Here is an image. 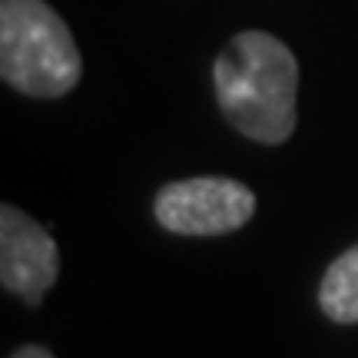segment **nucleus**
I'll list each match as a JSON object with an SVG mask.
<instances>
[{
    "mask_svg": "<svg viewBox=\"0 0 358 358\" xmlns=\"http://www.w3.org/2000/svg\"><path fill=\"white\" fill-rule=\"evenodd\" d=\"M216 100L222 116L243 136L279 146L295 129L299 60L266 30H243L216 60Z\"/></svg>",
    "mask_w": 358,
    "mask_h": 358,
    "instance_id": "obj_1",
    "label": "nucleus"
},
{
    "mask_svg": "<svg viewBox=\"0 0 358 358\" xmlns=\"http://www.w3.org/2000/svg\"><path fill=\"white\" fill-rule=\"evenodd\" d=\"M83 60L64 17L43 0H0V77L27 96L53 100L80 83Z\"/></svg>",
    "mask_w": 358,
    "mask_h": 358,
    "instance_id": "obj_2",
    "label": "nucleus"
},
{
    "mask_svg": "<svg viewBox=\"0 0 358 358\" xmlns=\"http://www.w3.org/2000/svg\"><path fill=\"white\" fill-rule=\"evenodd\" d=\"M153 216L176 236H226L256 216V192L226 176L176 179L156 192Z\"/></svg>",
    "mask_w": 358,
    "mask_h": 358,
    "instance_id": "obj_3",
    "label": "nucleus"
},
{
    "mask_svg": "<svg viewBox=\"0 0 358 358\" xmlns=\"http://www.w3.org/2000/svg\"><path fill=\"white\" fill-rule=\"evenodd\" d=\"M60 275V249L47 226L13 209L0 206V282L3 289L24 299L27 306H40L43 295Z\"/></svg>",
    "mask_w": 358,
    "mask_h": 358,
    "instance_id": "obj_4",
    "label": "nucleus"
},
{
    "mask_svg": "<svg viewBox=\"0 0 358 358\" xmlns=\"http://www.w3.org/2000/svg\"><path fill=\"white\" fill-rule=\"evenodd\" d=\"M319 306L338 325H358V245L345 249L325 268L319 285Z\"/></svg>",
    "mask_w": 358,
    "mask_h": 358,
    "instance_id": "obj_5",
    "label": "nucleus"
},
{
    "mask_svg": "<svg viewBox=\"0 0 358 358\" xmlns=\"http://www.w3.org/2000/svg\"><path fill=\"white\" fill-rule=\"evenodd\" d=\"M10 358H53V352L43 345H24V348H17Z\"/></svg>",
    "mask_w": 358,
    "mask_h": 358,
    "instance_id": "obj_6",
    "label": "nucleus"
}]
</instances>
